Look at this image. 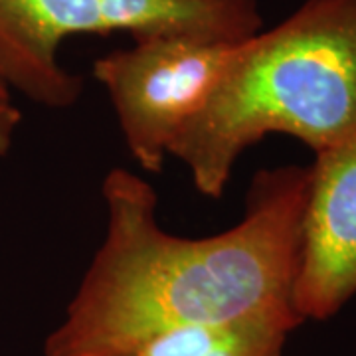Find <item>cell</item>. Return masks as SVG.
I'll return each instance as SVG.
<instances>
[{
	"label": "cell",
	"mask_w": 356,
	"mask_h": 356,
	"mask_svg": "<svg viewBox=\"0 0 356 356\" xmlns=\"http://www.w3.org/2000/svg\"><path fill=\"white\" fill-rule=\"evenodd\" d=\"M236 46L163 34L93 62V77L107 91L129 153L145 172L163 170L178 133L204 107Z\"/></svg>",
	"instance_id": "obj_4"
},
{
	"label": "cell",
	"mask_w": 356,
	"mask_h": 356,
	"mask_svg": "<svg viewBox=\"0 0 356 356\" xmlns=\"http://www.w3.org/2000/svg\"><path fill=\"white\" fill-rule=\"evenodd\" d=\"M264 30L257 0H0V74L48 109H70L83 79L60 64L65 38L191 34L240 44Z\"/></svg>",
	"instance_id": "obj_3"
},
{
	"label": "cell",
	"mask_w": 356,
	"mask_h": 356,
	"mask_svg": "<svg viewBox=\"0 0 356 356\" xmlns=\"http://www.w3.org/2000/svg\"><path fill=\"white\" fill-rule=\"evenodd\" d=\"M271 133L315 153L356 137V0H307L238 44L170 156L186 165L196 191L218 200L243 151Z\"/></svg>",
	"instance_id": "obj_2"
},
{
	"label": "cell",
	"mask_w": 356,
	"mask_h": 356,
	"mask_svg": "<svg viewBox=\"0 0 356 356\" xmlns=\"http://www.w3.org/2000/svg\"><path fill=\"white\" fill-rule=\"evenodd\" d=\"M309 166L259 170L245 214L208 238L172 236L156 222L153 186L127 168L103 178L107 232L50 332L46 356H117L159 332L280 317L293 305Z\"/></svg>",
	"instance_id": "obj_1"
},
{
	"label": "cell",
	"mask_w": 356,
	"mask_h": 356,
	"mask_svg": "<svg viewBox=\"0 0 356 356\" xmlns=\"http://www.w3.org/2000/svg\"><path fill=\"white\" fill-rule=\"evenodd\" d=\"M356 293V137L317 153L309 166L293 305L325 321Z\"/></svg>",
	"instance_id": "obj_5"
},
{
	"label": "cell",
	"mask_w": 356,
	"mask_h": 356,
	"mask_svg": "<svg viewBox=\"0 0 356 356\" xmlns=\"http://www.w3.org/2000/svg\"><path fill=\"white\" fill-rule=\"evenodd\" d=\"M22 121V115L16 109L10 97V86L0 74V159L10 151L14 133Z\"/></svg>",
	"instance_id": "obj_7"
},
{
	"label": "cell",
	"mask_w": 356,
	"mask_h": 356,
	"mask_svg": "<svg viewBox=\"0 0 356 356\" xmlns=\"http://www.w3.org/2000/svg\"><path fill=\"white\" fill-rule=\"evenodd\" d=\"M297 327L287 318H257L210 356H281L287 334Z\"/></svg>",
	"instance_id": "obj_6"
}]
</instances>
